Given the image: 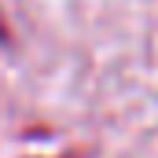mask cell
Here are the masks:
<instances>
[{
	"label": "cell",
	"instance_id": "6da1fadb",
	"mask_svg": "<svg viewBox=\"0 0 158 158\" xmlns=\"http://www.w3.org/2000/svg\"><path fill=\"white\" fill-rule=\"evenodd\" d=\"M11 40V30H7V22H4V15H0V44H7Z\"/></svg>",
	"mask_w": 158,
	"mask_h": 158
}]
</instances>
